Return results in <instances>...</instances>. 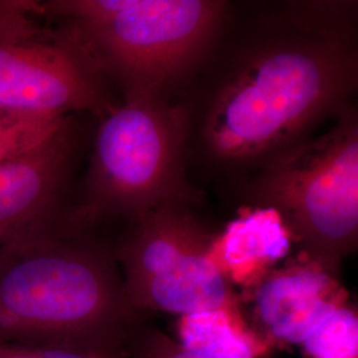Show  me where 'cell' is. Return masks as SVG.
I'll return each mask as SVG.
<instances>
[{
  "mask_svg": "<svg viewBox=\"0 0 358 358\" xmlns=\"http://www.w3.org/2000/svg\"><path fill=\"white\" fill-rule=\"evenodd\" d=\"M140 325L115 254L64 224L0 247V343L76 346L128 357Z\"/></svg>",
  "mask_w": 358,
  "mask_h": 358,
  "instance_id": "cell-1",
  "label": "cell"
},
{
  "mask_svg": "<svg viewBox=\"0 0 358 358\" xmlns=\"http://www.w3.org/2000/svg\"><path fill=\"white\" fill-rule=\"evenodd\" d=\"M182 124L155 90H128L97 130L78 222L125 215L136 222L173 203L180 187Z\"/></svg>",
  "mask_w": 358,
  "mask_h": 358,
  "instance_id": "cell-5",
  "label": "cell"
},
{
  "mask_svg": "<svg viewBox=\"0 0 358 358\" xmlns=\"http://www.w3.org/2000/svg\"><path fill=\"white\" fill-rule=\"evenodd\" d=\"M303 245L304 257L338 278L358 238V124L348 110L327 134L276 155L256 186Z\"/></svg>",
  "mask_w": 358,
  "mask_h": 358,
  "instance_id": "cell-4",
  "label": "cell"
},
{
  "mask_svg": "<svg viewBox=\"0 0 358 358\" xmlns=\"http://www.w3.org/2000/svg\"><path fill=\"white\" fill-rule=\"evenodd\" d=\"M72 152L68 122L32 150L0 164V247L62 224L57 202Z\"/></svg>",
  "mask_w": 358,
  "mask_h": 358,
  "instance_id": "cell-9",
  "label": "cell"
},
{
  "mask_svg": "<svg viewBox=\"0 0 358 358\" xmlns=\"http://www.w3.org/2000/svg\"><path fill=\"white\" fill-rule=\"evenodd\" d=\"M128 358H203L192 355L158 329L141 324L128 345Z\"/></svg>",
  "mask_w": 358,
  "mask_h": 358,
  "instance_id": "cell-14",
  "label": "cell"
},
{
  "mask_svg": "<svg viewBox=\"0 0 358 358\" xmlns=\"http://www.w3.org/2000/svg\"><path fill=\"white\" fill-rule=\"evenodd\" d=\"M179 345L203 358H264L272 346L245 319L239 303L179 317Z\"/></svg>",
  "mask_w": 358,
  "mask_h": 358,
  "instance_id": "cell-11",
  "label": "cell"
},
{
  "mask_svg": "<svg viewBox=\"0 0 358 358\" xmlns=\"http://www.w3.org/2000/svg\"><path fill=\"white\" fill-rule=\"evenodd\" d=\"M291 244L282 217L273 208L259 207L214 238L210 259L231 285L252 288L289 254Z\"/></svg>",
  "mask_w": 358,
  "mask_h": 358,
  "instance_id": "cell-10",
  "label": "cell"
},
{
  "mask_svg": "<svg viewBox=\"0 0 358 358\" xmlns=\"http://www.w3.org/2000/svg\"><path fill=\"white\" fill-rule=\"evenodd\" d=\"M0 358H128L101 350L62 345L0 343Z\"/></svg>",
  "mask_w": 358,
  "mask_h": 358,
  "instance_id": "cell-15",
  "label": "cell"
},
{
  "mask_svg": "<svg viewBox=\"0 0 358 358\" xmlns=\"http://www.w3.org/2000/svg\"><path fill=\"white\" fill-rule=\"evenodd\" d=\"M346 299L338 278L304 257L252 287L251 325L272 348L301 345Z\"/></svg>",
  "mask_w": 358,
  "mask_h": 358,
  "instance_id": "cell-8",
  "label": "cell"
},
{
  "mask_svg": "<svg viewBox=\"0 0 358 358\" xmlns=\"http://www.w3.org/2000/svg\"><path fill=\"white\" fill-rule=\"evenodd\" d=\"M355 80L356 59L341 41L296 38L269 45L217 93L206 142L231 161L276 150L341 101Z\"/></svg>",
  "mask_w": 358,
  "mask_h": 358,
  "instance_id": "cell-2",
  "label": "cell"
},
{
  "mask_svg": "<svg viewBox=\"0 0 358 358\" xmlns=\"http://www.w3.org/2000/svg\"><path fill=\"white\" fill-rule=\"evenodd\" d=\"M213 238L173 203L138 219L115 251L129 306L179 317L239 303L210 259Z\"/></svg>",
  "mask_w": 358,
  "mask_h": 358,
  "instance_id": "cell-6",
  "label": "cell"
},
{
  "mask_svg": "<svg viewBox=\"0 0 358 358\" xmlns=\"http://www.w3.org/2000/svg\"><path fill=\"white\" fill-rule=\"evenodd\" d=\"M40 16L38 1L0 0V106L103 113L101 71L64 28H47Z\"/></svg>",
  "mask_w": 358,
  "mask_h": 358,
  "instance_id": "cell-7",
  "label": "cell"
},
{
  "mask_svg": "<svg viewBox=\"0 0 358 358\" xmlns=\"http://www.w3.org/2000/svg\"><path fill=\"white\" fill-rule=\"evenodd\" d=\"M66 122L68 117L0 106V164L32 150Z\"/></svg>",
  "mask_w": 358,
  "mask_h": 358,
  "instance_id": "cell-12",
  "label": "cell"
},
{
  "mask_svg": "<svg viewBox=\"0 0 358 358\" xmlns=\"http://www.w3.org/2000/svg\"><path fill=\"white\" fill-rule=\"evenodd\" d=\"M43 15L64 29L128 90H158L203 52L224 4L211 0H57Z\"/></svg>",
  "mask_w": 358,
  "mask_h": 358,
  "instance_id": "cell-3",
  "label": "cell"
},
{
  "mask_svg": "<svg viewBox=\"0 0 358 358\" xmlns=\"http://www.w3.org/2000/svg\"><path fill=\"white\" fill-rule=\"evenodd\" d=\"M301 345L309 358H358L356 309L348 303L338 308Z\"/></svg>",
  "mask_w": 358,
  "mask_h": 358,
  "instance_id": "cell-13",
  "label": "cell"
}]
</instances>
